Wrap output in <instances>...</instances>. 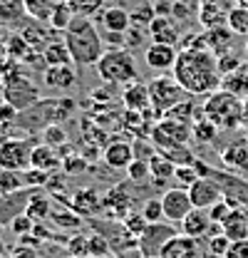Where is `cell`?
I'll list each match as a JSON object with an SVG mask.
<instances>
[{"mask_svg": "<svg viewBox=\"0 0 248 258\" xmlns=\"http://www.w3.org/2000/svg\"><path fill=\"white\" fill-rule=\"evenodd\" d=\"M171 72L189 97H206L221 87L218 57L211 50H181Z\"/></svg>", "mask_w": 248, "mask_h": 258, "instance_id": "cell-1", "label": "cell"}, {"mask_svg": "<svg viewBox=\"0 0 248 258\" xmlns=\"http://www.w3.org/2000/svg\"><path fill=\"white\" fill-rule=\"evenodd\" d=\"M62 42L67 45L75 64H97L104 55V37L97 28L94 18H75L70 28L62 32Z\"/></svg>", "mask_w": 248, "mask_h": 258, "instance_id": "cell-2", "label": "cell"}, {"mask_svg": "<svg viewBox=\"0 0 248 258\" xmlns=\"http://www.w3.org/2000/svg\"><path fill=\"white\" fill-rule=\"evenodd\" d=\"M201 114H204L211 124H216L218 132L238 129L241 127V119H243V99L218 87L216 92L206 95Z\"/></svg>", "mask_w": 248, "mask_h": 258, "instance_id": "cell-3", "label": "cell"}, {"mask_svg": "<svg viewBox=\"0 0 248 258\" xmlns=\"http://www.w3.org/2000/svg\"><path fill=\"white\" fill-rule=\"evenodd\" d=\"M94 67H97V75L107 85L109 82L112 85H129L137 80V60L124 47H107Z\"/></svg>", "mask_w": 248, "mask_h": 258, "instance_id": "cell-4", "label": "cell"}, {"mask_svg": "<svg viewBox=\"0 0 248 258\" xmlns=\"http://www.w3.org/2000/svg\"><path fill=\"white\" fill-rule=\"evenodd\" d=\"M149 97H152V109H154L156 119H161L171 107H176L181 99H186V90L174 80V75H159L154 80H149Z\"/></svg>", "mask_w": 248, "mask_h": 258, "instance_id": "cell-5", "label": "cell"}, {"mask_svg": "<svg viewBox=\"0 0 248 258\" xmlns=\"http://www.w3.org/2000/svg\"><path fill=\"white\" fill-rule=\"evenodd\" d=\"M40 99H42V97H40L37 85L32 82L25 72L3 80V102H8V104L15 107L18 112H23V109L32 107V104L40 102Z\"/></svg>", "mask_w": 248, "mask_h": 258, "instance_id": "cell-6", "label": "cell"}, {"mask_svg": "<svg viewBox=\"0 0 248 258\" xmlns=\"http://www.w3.org/2000/svg\"><path fill=\"white\" fill-rule=\"evenodd\" d=\"M57 107H60V99H40V102H35L32 107L23 109L18 114L15 124L28 129V132H42V129H47L50 124H55L52 119H60Z\"/></svg>", "mask_w": 248, "mask_h": 258, "instance_id": "cell-7", "label": "cell"}, {"mask_svg": "<svg viewBox=\"0 0 248 258\" xmlns=\"http://www.w3.org/2000/svg\"><path fill=\"white\" fill-rule=\"evenodd\" d=\"M174 224H166V221H156V224H147V228L142 231V236L137 238V251L142 258H159L164 243L176 236V231L171 228Z\"/></svg>", "mask_w": 248, "mask_h": 258, "instance_id": "cell-8", "label": "cell"}, {"mask_svg": "<svg viewBox=\"0 0 248 258\" xmlns=\"http://www.w3.org/2000/svg\"><path fill=\"white\" fill-rule=\"evenodd\" d=\"M32 147L28 139H3L0 142V169L25 171L30 169Z\"/></svg>", "mask_w": 248, "mask_h": 258, "instance_id": "cell-9", "label": "cell"}, {"mask_svg": "<svg viewBox=\"0 0 248 258\" xmlns=\"http://www.w3.org/2000/svg\"><path fill=\"white\" fill-rule=\"evenodd\" d=\"M161 209H164V221L166 224H181L186 216L191 214V209H194L189 189L176 186V189L164 191L161 194Z\"/></svg>", "mask_w": 248, "mask_h": 258, "instance_id": "cell-10", "label": "cell"}, {"mask_svg": "<svg viewBox=\"0 0 248 258\" xmlns=\"http://www.w3.org/2000/svg\"><path fill=\"white\" fill-rule=\"evenodd\" d=\"M189 196H191L194 209H204V211H209L214 204H218L221 199H226V196H223V189H221V184L214 181V179H209V176L196 179V181L189 186Z\"/></svg>", "mask_w": 248, "mask_h": 258, "instance_id": "cell-11", "label": "cell"}, {"mask_svg": "<svg viewBox=\"0 0 248 258\" xmlns=\"http://www.w3.org/2000/svg\"><path fill=\"white\" fill-rule=\"evenodd\" d=\"M179 52L174 45H164V42H152L147 50H144V62L147 67H152L156 72H166V70H174Z\"/></svg>", "mask_w": 248, "mask_h": 258, "instance_id": "cell-12", "label": "cell"}, {"mask_svg": "<svg viewBox=\"0 0 248 258\" xmlns=\"http://www.w3.org/2000/svg\"><path fill=\"white\" fill-rule=\"evenodd\" d=\"M159 258H201L199 241L191 238V236H186V233H176V236H171L164 243Z\"/></svg>", "mask_w": 248, "mask_h": 258, "instance_id": "cell-13", "label": "cell"}, {"mask_svg": "<svg viewBox=\"0 0 248 258\" xmlns=\"http://www.w3.org/2000/svg\"><path fill=\"white\" fill-rule=\"evenodd\" d=\"M147 35L154 42H164V45H176L181 40L179 25H176V20H171V15H156L147 28Z\"/></svg>", "mask_w": 248, "mask_h": 258, "instance_id": "cell-14", "label": "cell"}, {"mask_svg": "<svg viewBox=\"0 0 248 258\" xmlns=\"http://www.w3.org/2000/svg\"><path fill=\"white\" fill-rule=\"evenodd\" d=\"M97 20H99V28L104 32H127L132 28V13L119 8V5L104 8V10L97 15Z\"/></svg>", "mask_w": 248, "mask_h": 258, "instance_id": "cell-15", "label": "cell"}, {"mask_svg": "<svg viewBox=\"0 0 248 258\" xmlns=\"http://www.w3.org/2000/svg\"><path fill=\"white\" fill-rule=\"evenodd\" d=\"M102 159L112 169H127L132 159H137V157H134V147L129 142H112L102 149Z\"/></svg>", "mask_w": 248, "mask_h": 258, "instance_id": "cell-16", "label": "cell"}, {"mask_svg": "<svg viewBox=\"0 0 248 258\" xmlns=\"http://www.w3.org/2000/svg\"><path fill=\"white\" fill-rule=\"evenodd\" d=\"M236 37H238V35L231 30L228 25H223V28H214V30L204 32L206 50H211L216 57L226 55V52H231V47H233V40H236Z\"/></svg>", "mask_w": 248, "mask_h": 258, "instance_id": "cell-17", "label": "cell"}, {"mask_svg": "<svg viewBox=\"0 0 248 258\" xmlns=\"http://www.w3.org/2000/svg\"><path fill=\"white\" fill-rule=\"evenodd\" d=\"M211 216H209V211H204V209H191V214L186 216L184 221H181V233L186 236H191V238H206L209 236V228H211Z\"/></svg>", "mask_w": 248, "mask_h": 258, "instance_id": "cell-18", "label": "cell"}, {"mask_svg": "<svg viewBox=\"0 0 248 258\" xmlns=\"http://www.w3.org/2000/svg\"><path fill=\"white\" fill-rule=\"evenodd\" d=\"M42 80L50 90H70L75 82H77V75L70 64H52V67H45L42 72Z\"/></svg>", "mask_w": 248, "mask_h": 258, "instance_id": "cell-19", "label": "cell"}, {"mask_svg": "<svg viewBox=\"0 0 248 258\" xmlns=\"http://www.w3.org/2000/svg\"><path fill=\"white\" fill-rule=\"evenodd\" d=\"M124 107L134 109V112H149L152 109V97H149V87L144 82H129V87L124 90ZM154 112V109H152Z\"/></svg>", "mask_w": 248, "mask_h": 258, "instance_id": "cell-20", "label": "cell"}, {"mask_svg": "<svg viewBox=\"0 0 248 258\" xmlns=\"http://www.w3.org/2000/svg\"><path fill=\"white\" fill-rule=\"evenodd\" d=\"M221 231L231 238V241H246L248 238V214L241 206H233L228 219L221 224Z\"/></svg>", "mask_w": 248, "mask_h": 258, "instance_id": "cell-21", "label": "cell"}, {"mask_svg": "<svg viewBox=\"0 0 248 258\" xmlns=\"http://www.w3.org/2000/svg\"><path fill=\"white\" fill-rule=\"evenodd\" d=\"M156 132H161L166 139L176 142V144H189V139H194L191 134V124L186 122H176V119H169V117H161L154 124Z\"/></svg>", "mask_w": 248, "mask_h": 258, "instance_id": "cell-22", "label": "cell"}, {"mask_svg": "<svg viewBox=\"0 0 248 258\" xmlns=\"http://www.w3.org/2000/svg\"><path fill=\"white\" fill-rule=\"evenodd\" d=\"M62 161H60V154L55 152V147L50 144H37L32 147V157H30V169H37V171H52L57 169Z\"/></svg>", "mask_w": 248, "mask_h": 258, "instance_id": "cell-23", "label": "cell"}, {"mask_svg": "<svg viewBox=\"0 0 248 258\" xmlns=\"http://www.w3.org/2000/svg\"><path fill=\"white\" fill-rule=\"evenodd\" d=\"M221 90L241 97V99H248V64H241L238 70L223 75L221 77Z\"/></svg>", "mask_w": 248, "mask_h": 258, "instance_id": "cell-24", "label": "cell"}, {"mask_svg": "<svg viewBox=\"0 0 248 258\" xmlns=\"http://www.w3.org/2000/svg\"><path fill=\"white\" fill-rule=\"evenodd\" d=\"M70 206H72L77 214L94 216V214L102 209V199H99V194L92 191V189H80V191L72 194V199H70Z\"/></svg>", "mask_w": 248, "mask_h": 258, "instance_id": "cell-25", "label": "cell"}, {"mask_svg": "<svg viewBox=\"0 0 248 258\" xmlns=\"http://www.w3.org/2000/svg\"><path fill=\"white\" fill-rule=\"evenodd\" d=\"M199 23L204 25V30H214V28H223L228 23V10L211 5V3H199Z\"/></svg>", "mask_w": 248, "mask_h": 258, "instance_id": "cell-26", "label": "cell"}, {"mask_svg": "<svg viewBox=\"0 0 248 258\" xmlns=\"http://www.w3.org/2000/svg\"><path fill=\"white\" fill-rule=\"evenodd\" d=\"M221 159H223L226 166L248 174V144L246 142H233V144H228V147L223 149Z\"/></svg>", "mask_w": 248, "mask_h": 258, "instance_id": "cell-27", "label": "cell"}, {"mask_svg": "<svg viewBox=\"0 0 248 258\" xmlns=\"http://www.w3.org/2000/svg\"><path fill=\"white\" fill-rule=\"evenodd\" d=\"M102 206H107L114 216L124 219V216L129 214V209H132V196H129V191H127V186L112 189V191L102 199Z\"/></svg>", "mask_w": 248, "mask_h": 258, "instance_id": "cell-28", "label": "cell"}, {"mask_svg": "<svg viewBox=\"0 0 248 258\" xmlns=\"http://www.w3.org/2000/svg\"><path fill=\"white\" fill-rule=\"evenodd\" d=\"M25 18V0H0V25H18Z\"/></svg>", "mask_w": 248, "mask_h": 258, "instance_id": "cell-29", "label": "cell"}, {"mask_svg": "<svg viewBox=\"0 0 248 258\" xmlns=\"http://www.w3.org/2000/svg\"><path fill=\"white\" fill-rule=\"evenodd\" d=\"M60 3L62 0H25L28 18L37 20V23H50V18H52V13Z\"/></svg>", "mask_w": 248, "mask_h": 258, "instance_id": "cell-30", "label": "cell"}, {"mask_svg": "<svg viewBox=\"0 0 248 258\" xmlns=\"http://www.w3.org/2000/svg\"><path fill=\"white\" fill-rule=\"evenodd\" d=\"M149 169H152V179H154L156 184H164L166 179H171L174 176V171H176V164L171 159H166L164 154H152V159H149Z\"/></svg>", "mask_w": 248, "mask_h": 258, "instance_id": "cell-31", "label": "cell"}, {"mask_svg": "<svg viewBox=\"0 0 248 258\" xmlns=\"http://www.w3.org/2000/svg\"><path fill=\"white\" fill-rule=\"evenodd\" d=\"M77 15H75V10H72V5L67 3V0H62L60 5L55 8V13H52V18H50V28L52 30H57V32H65L67 28H70V23L75 20Z\"/></svg>", "mask_w": 248, "mask_h": 258, "instance_id": "cell-32", "label": "cell"}, {"mask_svg": "<svg viewBox=\"0 0 248 258\" xmlns=\"http://www.w3.org/2000/svg\"><path fill=\"white\" fill-rule=\"evenodd\" d=\"M42 57H45V64H47V67L72 62V55H70V50H67L65 42H50V45L42 50Z\"/></svg>", "mask_w": 248, "mask_h": 258, "instance_id": "cell-33", "label": "cell"}, {"mask_svg": "<svg viewBox=\"0 0 248 258\" xmlns=\"http://www.w3.org/2000/svg\"><path fill=\"white\" fill-rule=\"evenodd\" d=\"M226 25L236 32L238 37H248V8L233 5V8L228 10V23H226Z\"/></svg>", "mask_w": 248, "mask_h": 258, "instance_id": "cell-34", "label": "cell"}, {"mask_svg": "<svg viewBox=\"0 0 248 258\" xmlns=\"http://www.w3.org/2000/svg\"><path fill=\"white\" fill-rule=\"evenodd\" d=\"M191 134H194V139L196 142H201V144H206V142H214L216 139V134H218V127L216 124H211L204 114L191 124Z\"/></svg>", "mask_w": 248, "mask_h": 258, "instance_id": "cell-35", "label": "cell"}, {"mask_svg": "<svg viewBox=\"0 0 248 258\" xmlns=\"http://www.w3.org/2000/svg\"><path fill=\"white\" fill-rule=\"evenodd\" d=\"M25 186V176H20V171H5L0 169V194L8 196V194H18Z\"/></svg>", "mask_w": 248, "mask_h": 258, "instance_id": "cell-36", "label": "cell"}, {"mask_svg": "<svg viewBox=\"0 0 248 258\" xmlns=\"http://www.w3.org/2000/svg\"><path fill=\"white\" fill-rule=\"evenodd\" d=\"M23 37L28 40V45H30L32 50H45L50 42H47V30L42 28V23H37V20H32V28H28V30L23 32Z\"/></svg>", "mask_w": 248, "mask_h": 258, "instance_id": "cell-37", "label": "cell"}, {"mask_svg": "<svg viewBox=\"0 0 248 258\" xmlns=\"http://www.w3.org/2000/svg\"><path fill=\"white\" fill-rule=\"evenodd\" d=\"M5 45H8L10 57H13V60H20V62H25V57L32 52V47L28 45V40H25L23 35H10V37H5Z\"/></svg>", "mask_w": 248, "mask_h": 258, "instance_id": "cell-38", "label": "cell"}, {"mask_svg": "<svg viewBox=\"0 0 248 258\" xmlns=\"http://www.w3.org/2000/svg\"><path fill=\"white\" fill-rule=\"evenodd\" d=\"M80 18H94L104 10V0H67Z\"/></svg>", "mask_w": 248, "mask_h": 258, "instance_id": "cell-39", "label": "cell"}, {"mask_svg": "<svg viewBox=\"0 0 248 258\" xmlns=\"http://www.w3.org/2000/svg\"><path fill=\"white\" fill-rule=\"evenodd\" d=\"M164 117H169V119H176V122H186V124H194V102L191 99H181L176 107H171Z\"/></svg>", "mask_w": 248, "mask_h": 258, "instance_id": "cell-40", "label": "cell"}, {"mask_svg": "<svg viewBox=\"0 0 248 258\" xmlns=\"http://www.w3.org/2000/svg\"><path fill=\"white\" fill-rule=\"evenodd\" d=\"M28 216H30L32 221L47 219V216H50V199H45V196L30 199V201H28Z\"/></svg>", "mask_w": 248, "mask_h": 258, "instance_id": "cell-41", "label": "cell"}, {"mask_svg": "<svg viewBox=\"0 0 248 258\" xmlns=\"http://www.w3.org/2000/svg\"><path fill=\"white\" fill-rule=\"evenodd\" d=\"M228 246H231V238L221 231L216 236H209L206 238V248H209V253L214 258H223L226 256V251H228Z\"/></svg>", "mask_w": 248, "mask_h": 258, "instance_id": "cell-42", "label": "cell"}, {"mask_svg": "<svg viewBox=\"0 0 248 258\" xmlns=\"http://www.w3.org/2000/svg\"><path fill=\"white\" fill-rule=\"evenodd\" d=\"M147 224H149V221H147L142 214H132V211H129V214L122 219L124 231H127L129 236H134V238H139V236H142V231L147 228Z\"/></svg>", "mask_w": 248, "mask_h": 258, "instance_id": "cell-43", "label": "cell"}, {"mask_svg": "<svg viewBox=\"0 0 248 258\" xmlns=\"http://www.w3.org/2000/svg\"><path fill=\"white\" fill-rule=\"evenodd\" d=\"M127 176L132 179V181H144V179H149L152 176V169H149V161L147 159H132V164L127 166Z\"/></svg>", "mask_w": 248, "mask_h": 258, "instance_id": "cell-44", "label": "cell"}, {"mask_svg": "<svg viewBox=\"0 0 248 258\" xmlns=\"http://www.w3.org/2000/svg\"><path fill=\"white\" fill-rule=\"evenodd\" d=\"M142 216L149 221V224H156V221H164V209H161V199H149L144 206H142Z\"/></svg>", "mask_w": 248, "mask_h": 258, "instance_id": "cell-45", "label": "cell"}, {"mask_svg": "<svg viewBox=\"0 0 248 258\" xmlns=\"http://www.w3.org/2000/svg\"><path fill=\"white\" fill-rule=\"evenodd\" d=\"M231 209H233V204L228 201V199H221L218 204H214L211 209H209V216H211V221L216 226H221L226 219H228V214H231Z\"/></svg>", "mask_w": 248, "mask_h": 258, "instance_id": "cell-46", "label": "cell"}, {"mask_svg": "<svg viewBox=\"0 0 248 258\" xmlns=\"http://www.w3.org/2000/svg\"><path fill=\"white\" fill-rule=\"evenodd\" d=\"M42 142L50 144V147H60V144L67 142V134H65V129L60 124H50L47 129H42Z\"/></svg>", "mask_w": 248, "mask_h": 258, "instance_id": "cell-47", "label": "cell"}, {"mask_svg": "<svg viewBox=\"0 0 248 258\" xmlns=\"http://www.w3.org/2000/svg\"><path fill=\"white\" fill-rule=\"evenodd\" d=\"M109 253V243H107V238L104 236H90L87 238V256H107Z\"/></svg>", "mask_w": 248, "mask_h": 258, "instance_id": "cell-48", "label": "cell"}, {"mask_svg": "<svg viewBox=\"0 0 248 258\" xmlns=\"http://www.w3.org/2000/svg\"><path fill=\"white\" fill-rule=\"evenodd\" d=\"M174 179L181 184V186H191L196 179H201L199 176V171H196V166H176V171H174Z\"/></svg>", "mask_w": 248, "mask_h": 258, "instance_id": "cell-49", "label": "cell"}, {"mask_svg": "<svg viewBox=\"0 0 248 258\" xmlns=\"http://www.w3.org/2000/svg\"><path fill=\"white\" fill-rule=\"evenodd\" d=\"M52 221L57 226H65V228H77V226H80V219H77L72 211H67V209L52 211Z\"/></svg>", "mask_w": 248, "mask_h": 258, "instance_id": "cell-50", "label": "cell"}, {"mask_svg": "<svg viewBox=\"0 0 248 258\" xmlns=\"http://www.w3.org/2000/svg\"><path fill=\"white\" fill-rule=\"evenodd\" d=\"M238 67H241V60L233 52H226V55L218 57V72H221V77L228 75V72H233V70H238Z\"/></svg>", "mask_w": 248, "mask_h": 258, "instance_id": "cell-51", "label": "cell"}, {"mask_svg": "<svg viewBox=\"0 0 248 258\" xmlns=\"http://www.w3.org/2000/svg\"><path fill=\"white\" fill-rule=\"evenodd\" d=\"M223 258H248V238L246 241H231Z\"/></svg>", "mask_w": 248, "mask_h": 258, "instance_id": "cell-52", "label": "cell"}, {"mask_svg": "<svg viewBox=\"0 0 248 258\" xmlns=\"http://www.w3.org/2000/svg\"><path fill=\"white\" fill-rule=\"evenodd\" d=\"M62 166H65L67 174H80V171L87 169V159H82V157H67V159L62 161Z\"/></svg>", "mask_w": 248, "mask_h": 258, "instance_id": "cell-53", "label": "cell"}, {"mask_svg": "<svg viewBox=\"0 0 248 258\" xmlns=\"http://www.w3.org/2000/svg\"><path fill=\"white\" fill-rule=\"evenodd\" d=\"M18 109L15 107H10L8 102H0V124H15V119H18Z\"/></svg>", "mask_w": 248, "mask_h": 258, "instance_id": "cell-54", "label": "cell"}, {"mask_svg": "<svg viewBox=\"0 0 248 258\" xmlns=\"http://www.w3.org/2000/svg\"><path fill=\"white\" fill-rule=\"evenodd\" d=\"M13 228L23 233V231H28V228H32V219L28 216V214H25V216H18V221L13 224Z\"/></svg>", "mask_w": 248, "mask_h": 258, "instance_id": "cell-55", "label": "cell"}, {"mask_svg": "<svg viewBox=\"0 0 248 258\" xmlns=\"http://www.w3.org/2000/svg\"><path fill=\"white\" fill-rule=\"evenodd\" d=\"M199 3H211V5H218V8H223V10H231V8L236 5V0H199Z\"/></svg>", "mask_w": 248, "mask_h": 258, "instance_id": "cell-56", "label": "cell"}, {"mask_svg": "<svg viewBox=\"0 0 248 258\" xmlns=\"http://www.w3.org/2000/svg\"><path fill=\"white\" fill-rule=\"evenodd\" d=\"M10 60V52H8V45H5V40H0V67Z\"/></svg>", "mask_w": 248, "mask_h": 258, "instance_id": "cell-57", "label": "cell"}, {"mask_svg": "<svg viewBox=\"0 0 248 258\" xmlns=\"http://www.w3.org/2000/svg\"><path fill=\"white\" fill-rule=\"evenodd\" d=\"M13 258H37V256H35V251H30V248H18L13 253Z\"/></svg>", "mask_w": 248, "mask_h": 258, "instance_id": "cell-58", "label": "cell"}, {"mask_svg": "<svg viewBox=\"0 0 248 258\" xmlns=\"http://www.w3.org/2000/svg\"><path fill=\"white\" fill-rule=\"evenodd\" d=\"M241 127L248 129V99H243V119H241Z\"/></svg>", "mask_w": 248, "mask_h": 258, "instance_id": "cell-59", "label": "cell"}, {"mask_svg": "<svg viewBox=\"0 0 248 258\" xmlns=\"http://www.w3.org/2000/svg\"><path fill=\"white\" fill-rule=\"evenodd\" d=\"M236 5H243V8H248V0H236Z\"/></svg>", "mask_w": 248, "mask_h": 258, "instance_id": "cell-60", "label": "cell"}, {"mask_svg": "<svg viewBox=\"0 0 248 258\" xmlns=\"http://www.w3.org/2000/svg\"><path fill=\"white\" fill-rule=\"evenodd\" d=\"M246 55H248V42H246Z\"/></svg>", "mask_w": 248, "mask_h": 258, "instance_id": "cell-61", "label": "cell"}, {"mask_svg": "<svg viewBox=\"0 0 248 258\" xmlns=\"http://www.w3.org/2000/svg\"><path fill=\"white\" fill-rule=\"evenodd\" d=\"M0 32H3V25H0Z\"/></svg>", "mask_w": 248, "mask_h": 258, "instance_id": "cell-62", "label": "cell"}]
</instances>
